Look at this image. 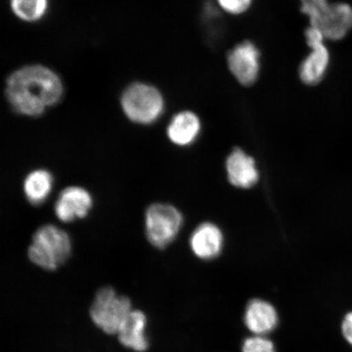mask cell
Listing matches in <instances>:
<instances>
[{
  "instance_id": "cell-1",
  "label": "cell",
  "mask_w": 352,
  "mask_h": 352,
  "mask_svg": "<svg viewBox=\"0 0 352 352\" xmlns=\"http://www.w3.org/2000/svg\"><path fill=\"white\" fill-rule=\"evenodd\" d=\"M58 74L41 65H26L8 76L6 95L13 111L22 116L41 117L63 98Z\"/></svg>"
},
{
  "instance_id": "cell-2",
  "label": "cell",
  "mask_w": 352,
  "mask_h": 352,
  "mask_svg": "<svg viewBox=\"0 0 352 352\" xmlns=\"http://www.w3.org/2000/svg\"><path fill=\"white\" fill-rule=\"evenodd\" d=\"M72 240L67 232L54 224H44L34 232L28 255L30 262L45 271H56L72 254Z\"/></svg>"
},
{
  "instance_id": "cell-3",
  "label": "cell",
  "mask_w": 352,
  "mask_h": 352,
  "mask_svg": "<svg viewBox=\"0 0 352 352\" xmlns=\"http://www.w3.org/2000/svg\"><path fill=\"white\" fill-rule=\"evenodd\" d=\"M121 107L129 120L140 125L155 122L165 110V100L157 87L144 82L127 87L121 96Z\"/></svg>"
},
{
  "instance_id": "cell-4",
  "label": "cell",
  "mask_w": 352,
  "mask_h": 352,
  "mask_svg": "<svg viewBox=\"0 0 352 352\" xmlns=\"http://www.w3.org/2000/svg\"><path fill=\"white\" fill-rule=\"evenodd\" d=\"M183 222V215L175 206L153 204L144 213L145 236L153 248L164 250L175 241Z\"/></svg>"
},
{
  "instance_id": "cell-5",
  "label": "cell",
  "mask_w": 352,
  "mask_h": 352,
  "mask_svg": "<svg viewBox=\"0 0 352 352\" xmlns=\"http://www.w3.org/2000/svg\"><path fill=\"white\" fill-rule=\"evenodd\" d=\"M131 311L129 298L118 296L113 288L104 286L96 294L91 307V316L103 331L113 334L118 333Z\"/></svg>"
},
{
  "instance_id": "cell-6",
  "label": "cell",
  "mask_w": 352,
  "mask_h": 352,
  "mask_svg": "<svg viewBox=\"0 0 352 352\" xmlns=\"http://www.w3.org/2000/svg\"><path fill=\"white\" fill-rule=\"evenodd\" d=\"M228 66L240 85L249 87L258 80L261 70V52L250 41L237 43L228 52Z\"/></svg>"
},
{
  "instance_id": "cell-7",
  "label": "cell",
  "mask_w": 352,
  "mask_h": 352,
  "mask_svg": "<svg viewBox=\"0 0 352 352\" xmlns=\"http://www.w3.org/2000/svg\"><path fill=\"white\" fill-rule=\"evenodd\" d=\"M309 22L327 41H342L352 30V7L344 2L329 3Z\"/></svg>"
},
{
  "instance_id": "cell-8",
  "label": "cell",
  "mask_w": 352,
  "mask_h": 352,
  "mask_svg": "<svg viewBox=\"0 0 352 352\" xmlns=\"http://www.w3.org/2000/svg\"><path fill=\"white\" fill-rule=\"evenodd\" d=\"M94 201L90 192L80 186H69L60 192L54 206L57 219L70 223L87 217Z\"/></svg>"
},
{
  "instance_id": "cell-9",
  "label": "cell",
  "mask_w": 352,
  "mask_h": 352,
  "mask_svg": "<svg viewBox=\"0 0 352 352\" xmlns=\"http://www.w3.org/2000/svg\"><path fill=\"white\" fill-rule=\"evenodd\" d=\"M244 322L254 336H266L278 325L279 316L272 303L254 298L245 307Z\"/></svg>"
},
{
  "instance_id": "cell-10",
  "label": "cell",
  "mask_w": 352,
  "mask_h": 352,
  "mask_svg": "<svg viewBox=\"0 0 352 352\" xmlns=\"http://www.w3.org/2000/svg\"><path fill=\"white\" fill-rule=\"evenodd\" d=\"M226 170L228 180L236 188H252L258 182L259 178L254 158L239 148L233 149L228 155Z\"/></svg>"
},
{
  "instance_id": "cell-11",
  "label": "cell",
  "mask_w": 352,
  "mask_h": 352,
  "mask_svg": "<svg viewBox=\"0 0 352 352\" xmlns=\"http://www.w3.org/2000/svg\"><path fill=\"white\" fill-rule=\"evenodd\" d=\"M190 248L197 258L210 261L221 253L223 235L220 228L212 223H204L192 233Z\"/></svg>"
},
{
  "instance_id": "cell-12",
  "label": "cell",
  "mask_w": 352,
  "mask_h": 352,
  "mask_svg": "<svg viewBox=\"0 0 352 352\" xmlns=\"http://www.w3.org/2000/svg\"><path fill=\"white\" fill-rule=\"evenodd\" d=\"M201 131L200 118L190 110H184L171 118L166 134L170 142L179 147L195 143Z\"/></svg>"
},
{
  "instance_id": "cell-13",
  "label": "cell",
  "mask_w": 352,
  "mask_h": 352,
  "mask_svg": "<svg viewBox=\"0 0 352 352\" xmlns=\"http://www.w3.org/2000/svg\"><path fill=\"white\" fill-rule=\"evenodd\" d=\"M311 52L299 66L298 74L301 81L308 86H315L323 80L327 74L330 54L325 43L310 48Z\"/></svg>"
},
{
  "instance_id": "cell-14",
  "label": "cell",
  "mask_w": 352,
  "mask_h": 352,
  "mask_svg": "<svg viewBox=\"0 0 352 352\" xmlns=\"http://www.w3.org/2000/svg\"><path fill=\"white\" fill-rule=\"evenodd\" d=\"M147 319L142 311H131L118 330V338L123 346L138 352L148 349V340L145 334Z\"/></svg>"
},
{
  "instance_id": "cell-15",
  "label": "cell",
  "mask_w": 352,
  "mask_h": 352,
  "mask_svg": "<svg viewBox=\"0 0 352 352\" xmlns=\"http://www.w3.org/2000/svg\"><path fill=\"white\" fill-rule=\"evenodd\" d=\"M54 187V176L45 169H36L25 176L23 192L26 199L33 206L43 204Z\"/></svg>"
},
{
  "instance_id": "cell-16",
  "label": "cell",
  "mask_w": 352,
  "mask_h": 352,
  "mask_svg": "<svg viewBox=\"0 0 352 352\" xmlns=\"http://www.w3.org/2000/svg\"><path fill=\"white\" fill-rule=\"evenodd\" d=\"M11 8L19 19L34 22L46 14L48 0H11Z\"/></svg>"
},
{
  "instance_id": "cell-17",
  "label": "cell",
  "mask_w": 352,
  "mask_h": 352,
  "mask_svg": "<svg viewBox=\"0 0 352 352\" xmlns=\"http://www.w3.org/2000/svg\"><path fill=\"white\" fill-rule=\"evenodd\" d=\"M242 352H276L274 343L266 336H253L242 342Z\"/></svg>"
},
{
  "instance_id": "cell-18",
  "label": "cell",
  "mask_w": 352,
  "mask_h": 352,
  "mask_svg": "<svg viewBox=\"0 0 352 352\" xmlns=\"http://www.w3.org/2000/svg\"><path fill=\"white\" fill-rule=\"evenodd\" d=\"M220 8L231 15H241L252 7L253 0H217Z\"/></svg>"
},
{
  "instance_id": "cell-19",
  "label": "cell",
  "mask_w": 352,
  "mask_h": 352,
  "mask_svg": "<svg viewBox=\"0 0 352 352\" xmlns=\"http://www.w3.org/2000/svg\"><path fill=\"white\" fill-rule=\"evenodd\" d=\"M329 3V0H300V10L302 14L310 19L318 14Z\"/></svg>"
},
{
  "instance_id": "cell-20",
  "label": "cell",
  "mask_w": 352,
  "mask_h": 352,
  "mask_svg": "<svg viewBox=\"0 0 352 352\" xmlns=\"http://www.w3.org/2000/svg\"><path fill=\"white\" fill-rule=\"evenodd\" d=\"M305 38L309 48L325 43L324 42L327 41L320 30L312 25H309V28L306 30Z\"/></svg>"
},
{
  "instance_id": "cell-21",
  "label": "cell",
  "mask_w": 352,
  "mask_h": 352,
  "mask_svg": "<svg viewBox=\"0 0 352 352\" xmlns=\"http://www.w3.org/2000/svg\"><path fill=\"white\" fill-rule=\"evenodd\" d=\"M342 331L346 340L352 345V312L347 314L343 320Z\"/></svg>"
}]
</instances>
